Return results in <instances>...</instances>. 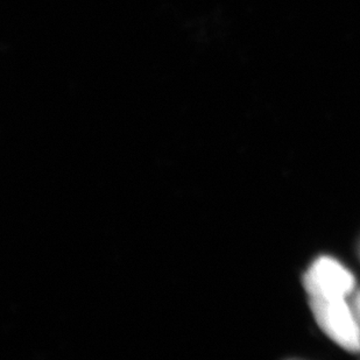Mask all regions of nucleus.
<instances>
[{
  "label": "nucleus",
  "instance_id": "1",
  "mask_svg": "<svg viewBox=\"0 0 360 360\" xmlns=\"http://www.w3.org/2000/svg\"><path fill=\"white\" fill-rule=\"evenodd\" d=\"M310 307L321 329L335 343L351 352L360 351V324L345 297L314 296Z\"/></svg>",
  "mask_w": 360,
  "mask_h": 360
},
{
  "label": "nucleus",
  "instance_id": "2",
  "mask_svg": "<svg viewBox=\"0 0 360 360\" xmlns=\"http://www.w3.org/2000/svg\"><path fill=\"white\" fill-rule=\"evenodd\" d=\"M310 297H345L354 288V278L344 266L330 257H321L310 266L303 278Z\"/></svg>",
  "mask_w": 360,
  "mask_h": 360
},
{
  "label": "nucleus",
  "instance_id": "3",
  "mask_svg": "<svg viewBox=\"0 0 360 360\" xmlns=\"http://www.w3.org/2000/svg\"><path fill=\"white\" fill-rule=\"evenodd\" d=\"M354 313L360 324V290L356 294L354 301Z\"/></svg>",
  "mask_w": 360,
  "mask_h": 360
}]
</instances>
